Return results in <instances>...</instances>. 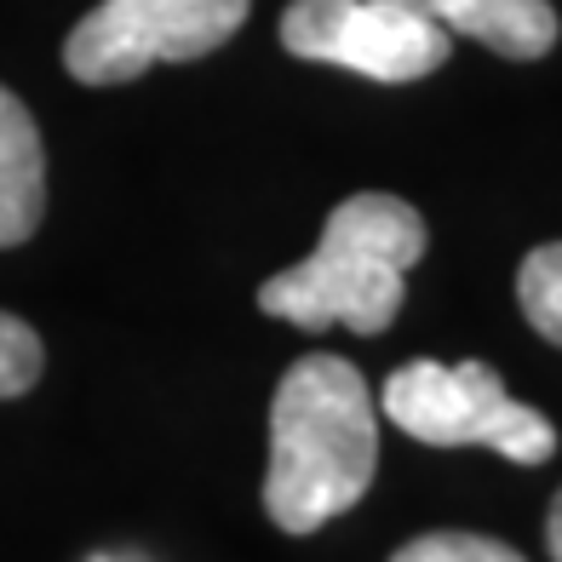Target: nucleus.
I'll use <instances>...</instances> for the list:
<instances>
[{"instance_id": "obj_2", "label": "nucleus", "mask_w": 562, "mask_h": 562, "mask_svg": "<svg viewBox=\"0 0 562 562\" xmlns=\"http://www.w3.org/2000/svg\"><path fill=\"white\" fill-rule=\"evenodd\" d=\"M419 259H425V218L407 201L385 190L345 195L327 213L311 259L259 288V311L304 327V334H322V327L385 334L402 311V281Z\"/></svg>"}, {"instance_id": "obj_7", "label": "nucleus", "mask_w": 562, "mask_h": 562, "mask_svg": "<svg viewBox=\"0 0 562 562\" xmlns=\"http://www.w3.org/2000/svg\"><path fill=\"white\" fill-rule=\"evenodd\" d=\"M46 213V144L23 98L0 87V247H23Z\"/></svg>"}, {"instance_id": "obj_3", "label": "nucleus", "mask_w": 562, "mask_h": 562, "mask_svg": "<svg viewBox=\"0 0 562 562\" xmlns=\"http://www.w3.org/2000/svg\"><path fill=\"white\" fill-rule=\"evenodd\" d=\"M385 419L430 448H494L510 465H546L557 425L505 396L488 362H407L385 379Z\"/></svg>"}, {"instance_id": "obj_5", "label": "nucleus", "mask_w": 562, "mask_h": 562, "mask_svg": "<svg viewBox=\"0 0 562 562\" xmlns=\"http://www.w3.org/2000/svg\"><path fill=\"white\" fill-rule=\"evenodd\" d=\"M281 46L304 64H334L402 87L437 75L453 53V35L402 0H293L281 12Z\"/></svg>"}, {"instance_id": "obj_6", "label": "nucleus", "mask_w": 562, "mask_h": 562, "mask_svg": "<svg viewBox=\"0 0 562 562\" xmlns=\"http://www.w3.org/2000/svg\"><path fill=\"white\" fill-rule=\"evenodd\" d=\"M402 7H414L419 18L437 23V30L471 35V41L488 46V53L517 58V64L546 58L562 35L551 0H402Z\"/></svg>"}, {"instance_id": "obj_8", "label": "nucleus", "mask_w": 562, "mask_h": 562, "mask_svg": "<svg viewBox=\"0 0 562 562\" xmlns=\"http://www.w3.org/2000/svg\"><path fill=\"white\" fill-rule=\"evenodd\" d=\"M517 304L540 339L562 345V241L533 247L517 270Z\"/></svg>"}, {"instance_id": "obj_1", "label": "nucleus", "mask_w": 562, "mask_h": 562, "mask_svg": "<svg viewBox=\"0 0 562 562\" xmlns=\"http://www.w3.org/2000/svg\"><path fill=\"white\" fill-rule=\"evenodd\" d=\"M379 407L345 356H299L270 402L265 510L281 533H316L373 488Z\"/></svg>"}, {"instance_id": "obj_10", "label": "nucleus", "mask_w": 562, "mask_h": 562, "mask_svg": "<svg viewBox=\"0 0 562 562\" xmlns=\"http://www.w3.org/2000/svg\"><path fill=\"white\" fill-rule=\"evenodd\" d=\"M391 562H528L522 551H510L488 533H419V540H407Z\"/></svg>"}, {"instance_id": "obj_4", "label": "nucleus", "mask_w": 562, "mask_h": 562, "mask_svg": "<svg viewBox=\"0 0 562 562\" xmlns=\"http://www.w3.org/2000/svg\"><path fill=\"white\" fill-rule=\"evenodd\" d=\"M252 0H104L64 41V69L81 87H121L156 64L207 58L247 23Z\"/></svg>"}, {"instance_id": "obj_11", "label": "nucleus", "mask_w": 562, "mask_h": 562, "mask_svg": "<svg viewBox=\"0 0 562 562\" xmlns=\"http://www.w3.org/2000/svg\"><path fill=\"white\" fill-rule=\"evenodd\" d=\"M546 546H551V562H562V488H557V499L546 510Z\"/></svg>"}, {"instance_id": "obj_9", "label": "nucleus", "mask_w": 562, "mask_h": 562, "mask_svg": "<svg viewBox=\"0 0 562 562\" xmlns=\"http://www.w3.org/2000/svg\"><path fill=\"white\" fill-rule=\"evenodd\" d=\"M46 368V350H41V334L30 322H18L0 311V402H12L23 391H35V379Z\"/></svg>"}]
</instances>
